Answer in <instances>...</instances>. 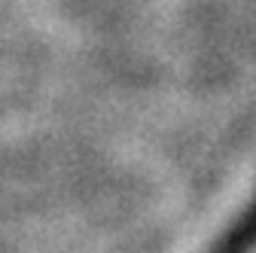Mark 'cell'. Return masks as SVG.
<instances>
[{
	"label": "cell",
	"instance_id": "obj_1",
	"mask_svg": "<svg viewBox=\"0 0 256 253\" xmlns=\"http://www.w3.org/2000/svg\"><path fill=\"white\" fill-rule=\"evenodd\" d=\"M241 253H256V235H253V238H250V241L241 247Z\"/></svg>",
	"mask_w": 256,
	"mask_h": 253
}]
</instances>
